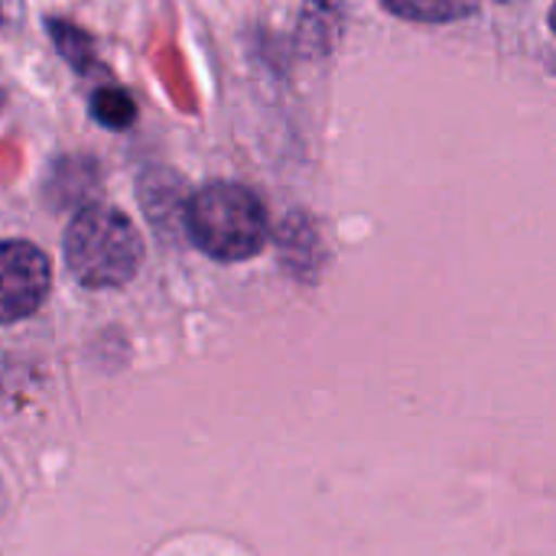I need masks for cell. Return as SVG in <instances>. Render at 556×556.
<instances>
[{"label": "cell", "instance_id": "obj_3", "mask_svg": "<svg viewBox=\"0 0 556 556\" xmlns=\"http://www.w3.org/2000/svg\"><path fill=\"white\" fill-rule=\"evenodd\" d=\"M52 287L49 257L29 241H0V323L33 316Z\"/></svg>", "mask_w": 556, "mask_h": 556}, {"label": "cell", "instance_id": "obj_5", "mask_svg": "<svg viewBox=\"0 0 556 556\" xmlns=\"http://www.w3.org/2000/svg\"><path fill=\"white\" fill-rule=\"evenodd\" d=\"M91 114H94L98 124H104L111 130H124V127H130L137 121V104L121 88H101L91 98Z\"/></svg>", "mask_w": 556, "mask_h": 556}, {"label": "cell", "instance_id": "obj_7", "mask_svg": "<svg viewBox=\"0 0 556 556\" xmlns=\"http://www.w3.org/2000/svg\"><path fill=\"white\" fill-rule=\"evenodd\" d=\"M0 508H3V495H0Z\"/></svg>", "mask_w": 556, "mask_h": 556}, {"label": "cell", "instance_id": "obj_4", "mask_svg": "<svg viewBox=\"0 0 556 556\" xmlns=\"http://www.w3.org/2000/svg\"><path fill=\"white\" fill-rule=\"evenodd\" d=\"M384 7L414 23H453L479 10V0H384Z\"/></svg>", "mask_w": 556, "mask_h": 556}, {"label": "cell", "instance_id": "obj_2", "mask_svg": "<svg viewBox=\"0 0 556 556\" xmlns=\"http://www.w3.org/2000/svg\"><path fill=\"white\" fill-rule=\"evenodd\" d=\"M186 231L202 254L235 264L264 251L270 225L264 202L248 186L208 182L186 205Z\"/></svg>", "mask_w": 556, "mask_h": 556}, {"label": "cell", "instance_id": "obj_6", "mask_svg": "<svg viewBox=\"0 0 556 556\" xmlns=\"http://www.w3.org/2000/svg\"><path fill=\"white\" fill-rule=\"evenodd\" d=\"M49 33H52V39H55L59 52L72 62V68L85 72V68L94 62V55H91V39H88L81 29H75L72 23L52 20V23H49Z\"/></svg>", "mask_w": 556, "mask_h": 556}, {"label": "cell", "instance_id": "obj_1", "mask_svg": "<svg viewBox=\"0 0 556 556\" xmlns=\"http://www.w3.org/2000/svg\"><path fill=\"white\" fill-rule=\"evenodd\" d=\"M65 267L88 290H111L134 280L143 264L137 225L104 205H85L65 231Z\"/></svg>", "mask_w": 556, "mask_h": 556}]
</instances>
